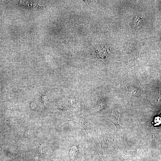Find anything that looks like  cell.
<instances>
[{
    "label": "cell",
    "instance_id": "1",
    "mask_svg": "<svg viewBox=\"0 0 161 161\" xmlns=\"http://www.w3.org/2000/svg\"><path fill=\"white\" fill-rule=\"evenodd\" d=\"M127 88L129 93L134 96H139L141 95L140 90L135 85L132 84L128 85Z\"/></svg>",
    "mask_w": 161,
    "mask_h": 161
},
{
    "label": "cell",
    "instance_id": "2",
    "mask_svg": "<svg viewBox=\"0 0 161 161\" xmlns=\"http://www.w3.org/2000/svg\"><path fill=\"white\" fill-rule=\"evenodd\" d=\"M161 117L159 116H156L154 118L153 124L154 127H159L161 125Z\"/></svg>",
    "mask_w": 161,
    "mask_h": 161
},
{
    "label": "cell",
    "instance_id": "3",
    "mask_svg": "<svg viewBox=\"0 0 161 161\" xmlns=\"http://www.w3.org/2000/svg\"><path fill=\"white\" fill-rule=\"evenodd\" d=\"M142 18V16H139L135 19V26L136 27L138 26L139 24V22L141 21Z\"/></svg>",
    "mask_w": 161,
    "mask_h": 161
},
{
    "label": "cell",
    "instance_id": "4",
    "mask_svg": "<svg viewBox=\"0 0 161 161\" xmlns=\"http://www.w3.org/2000/svg\"><path fill=\"white\" fill-rule=\"evenodd\" d=\"M32 132L30 131H27L26 133V135L27 137H30L32 135Z\"/></svg>",
    "mask_w": 161,
    "mask_h": 161
}]
</instances>
